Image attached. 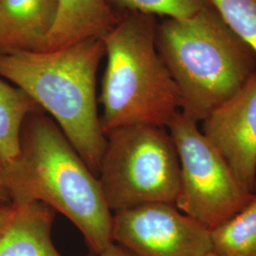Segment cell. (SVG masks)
<instances>
[{
  "instance_id": "1",
  "label": "cell",
  "mask_w": 256,
  "mask_h": 256,
  "mask_svg": "<svg viewBox=\"0 0 256 256\" xmlns=\"http://www.w3.org/2000/svg\"><path fill=\"white\" fill-rule=\"evenodd\" d=\"M12 203L43 202L82 232L97 256L113 244L112 216L98 176L42 108L28 116L18 160L2 168Z\"/></svg>"
},
{
  "instance_id": "2",
  "label": "cell",
  "mask_w": 256,
  "mask_h": 256,
  "mask_svg": "<svg viewBox=\"0 0 256 256\" xmlns=\"http://www.w3.org/2000/svg\"><path fill=\"white\" fill-rule=\"evenodd\" d=\"M104 55L101 38L50 52H0V76L50 115L97 176L106 144L96 97Z\"/></svg>"
},
{
  "instance_id": "3",
  "label": "cell",
  "mask_w": 256,
  "mask_h": 256,
  "mask_svg": "<svg viewBox=\"0 0 256 256\" xmlns=\"http://www.w3.org/2000/svg\"><path fill=\"white\" fill-rule=\"evenodd\" d=\"M156 44L176 86L180 111L196 122L256 72L254 52L209 2L188 18H167L158 25Z\"/></svg>"
},
{
  "instance_id": "4",
  "label": "cell",
  "mask_w": 256,
  "mask_h": 256,
  "mask_svg": "<svg viewBox=\"0 0 256 256\" xmlns=\"http://www.w3.org/2000/svg\"><path fill=\"white\" fill-rule=\"evenodd\" d=\"M156 26L154 16L129 12L101 38L108 58L99 97L106 137L134 124L166 128L180 110L176 86L156 48Z\"/></svg>"
},
{
  "instance_id": "5",
  "label": "cell",
  "mask_w": 256,
  "mask_h": 256,
  "mask_svg": "<svg viewBox=\"0 0 256 256\" xmlns=\"http://www.w3.org/2000/svg\"><path fill=\"white\" fill-rule=\"evenodd\" d=\"M165 128L134 124L106 137L98 180L112 214L151 203L174 204L180 164Z\"/></svg>"
},
{
  "instance_id": "6",
  "label": "cell",
  "mask_w": 256,
  "mask_h": 256,
  "mask_svg": "<svg viewBox=\"0 0 256 256\" xmlns=\"http://www.w3.org/2000/svg\"><path fill=\"white\" fill-rule=\"evenodd\" d=\"M166 128L180 164L176 208L208 230L234 216L254 196L239 182L220 152L202 134L196 120L180 110Z\"/></svg>"
},
{
  "instance_id": "7",
  "label": "cell",
  "mask_w": 256,
  "mask_h": 256,
  "mask_svg": "<svg viewBox=\"0 0 256 256\" xmlns=\"http://www.w3.org/2000/svg\"><path fill=\"white\" fill-rule=\"evenodd\" d=\"M113 243L133 256H205L210 230L171 203H151L113 212Z\"/></svg>"
},
{
  "instance_id": "8",
  "label": "cell",
  "mask_w": 256,
  "mask_h": 256,
  "mask_svg": "<svg viewBox=\"0 0 256 256\" xmlns=\"http://www.w3.org/2000/svg\"><path fill=\"white\" fill-rule=\"evenodd\" d=\"M202 122V134L224 158L239 182L256 192V72Z\"/></svg>"
},
{
  "instance_id": "9",
  "label": "cell",
  "mask_w": 256,
  "mask_h": 256,
  "mask_svg": "<svg viewBox=\"0 0 256 256\" xmlns=\"http://www.w3.org/2000/svg\"><path fill=\"white\" fill-rule=\"evenodd\" d=\"M57 14V0H0V52H45Z\"/></svg>"
},
{
  "instance_id": "10",
  "label": "cell",
  "mask_w": 256,
  "mask_h": 256,
  "mask_svg": "<svg viewBox=\"0 0 256 256\" xmlns=\"http://www.w3.org/2000/svg\"><path fill=\"white\" fill-rule=\"evenodd\" d=\"M14 205L0 230V256H62L52 239L55 210L40 202Z\"/></svg>"
},
{
  "instance_id": "11",
  "label": "cell",
  "mask_w": 256,
  "mask_h": 256,
  "mask_svg": "<svg viewBox=\"0 0 256 256\" xmlns=\"http://www.w3.org/2000/svg\"><path fill=\"white\" fill-rule=\"evenodd\" d=\"M57 1V19L48 37L45 52L72 46L90 38H102L120 18L106 0Z\"/></svg>"
},
{
  "instance_id": "12",
  "label": "cell",
  "mask_w": 256,
  "mask_h": 256,
  "mask_svg": "<svg viewBox=\"0 0 256 256\" xmlns=\"http://www.w3.org/2000/svg\"><path fill=\"white\" fill-rule=\"evenodd\" d=\"M41 108L27 93L0 79V164H12L20 153V136L28 116Z\"/></svg>"
},
{
  "instance_id": "13",
  "label": "cell",
  "mask_w": 256,
  "mask_h": 256,
  "mask_svg": "<svg viewBox=\"0 0 256 256\" xmlns=\"http://www.w3.org/2000/svg\"><path fill=\"white\" fill-rule=\"evenodd\" d=\"M212 252L222 256H256V192L238 214L210 230Z\"/></svg>"
},
{
  "instance_id": "14",
  "label": "cell",
  "mask_w": 256,
  "mask_h": 256,
  "mask_svg": "<svg viewBox=\"0 0 256 256\" xmlns=\"http://www.w3.org/2000/svg\"><path fill=\"white\" fill-rule=\"evenodd\" d=\"M119 16L140 12L151 16H164L168 18L185 19L202 10L207 0H106Z\"/></svg>"
},
{
  "instance_id": "15",
  "label": "cell",
  "mask_w": 256,
  "mask_h": 256,
  "mask_svg": "<svg viewBox=\"0 0 256 256\" xmlns=\"http://www.w3.org/2000/svg\"><path fill=\"white\" fill-rule=\"evenodd\" d=\"M256 56V0H208Z\"/></svg>"
},
{
  "instance_id": "16",
  "label": "cell",
  "mask_w": 256,
  "mask_h": 256,
  "mask_svg": "<svg viewBox=\"0 0 256 256\" xmlns=\"http://www.w3.org/2000/svg\"><path fill=\"white\" fill-rule=\"evenodd\" d=\"M14 210L12 202H0V230L7 224Z\"/></svg>"
},
{
  "instance_id": "17",
  "label": "cell",
  "mask_w": 256,
  "mask_h": 256,
  "mask_svg": "<svg viewBox=\"0 0 256 256\" xmlns=\"http://www.w3.org/2000/svg\"><path fill=\"white\" fill-rule=\"evenodd\" d=\"M98 256H131L129 252H128L126 250L120 247L117 244L113 243L111 244L110 247L106 248L101 254Z\"/></svg>"
},
{
  "instance_id": "18",
  "label": "cell",
  "mask_w": 256,
  "mask_h": 256,
  "mask_svg": "<svg viewBox=\"0 0 256 256\" xmlns=\"http://www.w3.org/2000/svg\"><path fill=\"white\" fill-rule=\"evenodd\" d=\"M0 202H10L9 194L7 192L3 174H2V166L0 164Z\"/></svg>"
},
{
  "instance_id": "19",
  "label": "cell",
  "mask_w": 256,
  "mask_h": 256,
  "mask_svg": "<svg viewBox=\"0 0 256 256\" xmlns=\"http://www.w3.org/2000/svg\"><path fill=\"white\" fill-rule=\"evenodd\" d=\"M205 256H220V254H216V252H210L208 254H206Z\"/></svg>"
},
{
  "instance_id": "20",
  "label": "cell",
  "mask_w": 256,
  "mask_h": 256,
  "mask_svg": "<svg viewBox=\"0 0 256 256\" xmlns=\"http://www.w3.org/2000/svg\"><path fill=\"white\" fill-rule=\"evenodd\" d=\"M88 256H98L97 254H92V252H90V254Z\"/></svg>"
},
{
  "instance_id": "21",
  "label": "cell",
  "mask_w": 256,
  "mask_h": 256,
  "mask_svg": "<svg viewBox=\"0 0 256 256\" xmlns=\"http://www.w3.org/2000/svg\"></svg>"
}]
</instances>
